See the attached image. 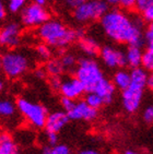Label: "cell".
I'll use <instances>...</instances> for the list:
<instances>
[{
	"mask_svg": "<svg viewBox=\"0 0 153 154\" xmlns=\"http://www.w3.org/2000/svg\"><path fill=\"white\" fill-rule=\"evenodd\" d=\"M78 45H79L80 51H82L86 57H91V58L98 56L101 48H102L100 46V44H98V42L94 37L86 35L82 36L78 41Z\"/></svg>",
	"mask_w": 153,
	"mask_h": 154,
	"instance_id": "16",
	"label": "cell"
},
{
	"mask_svg": "<svg viewBox=\"0 0 153 154\" xmlns=\"http://www.w3.org/2000/svg\"><path fill=\"white\" fill-rule=\"evenodd\" d=\"M74 102L76 101L70 100V98L61 97V100H60V105H61V107H62V110H65L66 113H68V112L72 108V106L74 105Z\"/></svg>",
	"mask_w": 153,
	"mask_h": 154,
	"instance_id": "33",
	"label": "cell"
},
{
	"mask_svg": "<svg viewBox=\"0 0 153 154\" xmlns=\"http://www.w3.org/2000/svg\"><path fill=\"white\" fill-rule=\"evenodd\" d=\"M67 114L70 120H83L90 122L97 118L98 110L90 106L84 100H78Z\"/></svg>",
	"mask_w": 153,
	"mask_h": 154,
	"instance_id": "12",
	"label": "cell"
},
{
	"mask_svg": "<svg viewBox=\"0 0 153 154\" xmlns=\"http://www.w3.org/2000/svg\"><path fill=\"white\" fill-rule=\"evenodd\" d=\"M0 154H20V148L9 131H0Z\"/></svg>",
	"mask_w": 153,
	"mask_h": 154,
	"instance_id": "17",
	"label": "cell"
},
{
	"mask_svg": "<svg viewBox=\"0 0 153 154\" xmlns=\"http://www.w3.org/2000/svg\"><path fill=\"white\" fill-rule=\"evenodd\" d=\"M50 19V12L45 6L30 2L20 12L21 24L27 29H37Z\"/></svg>",
	"mask_w": 153,
	"mask_h": 154,
	"instance_id": "7",
	"label": "cell"
},
{
	"mask_svg": "<svg viewBox=\"0 0 153 154\" xmlns=\"http://www.w3.org/2000/svg\"><path fill=\"white\" fill-rule=\"evenodd\" d=\"M140 14H141V18L144 20V22L152 23L153 22V0L149 1V5L144 8V10Z\"/></svg>",
	"mask_w": 153,
	"mask_h": 154,
	"instance_id": "28",
	"label": "cell"
},
{
	"mask_svg": "<svg viewBox=\"0 0 153 154\" xmlns=\"http://www.w3.org/2000/svg\"><path fill=\"white\" fill-rule=\"evenodd\" d=\"M41 154H72V152H71L69 145L58 143L54 146H49V145L43 146Z\"/></svg>",
	"mask_w": 153,
	"mask_h": 154,
	"instance_id": "24",
	"label": "cell"
},
{
	"mask_svg": "<svg viewBox=\"0 0 153 154\" xmlns=\"http://www.w3.org/2000/svg\"><path fill=\"white\" fill-rule=\"evenodd\" d=\"M35 55L37 58L42 61H48L49 59L53 58V51H52V47L49 45L45 44V43H39L35 46Z\"/></svg>",
	"mask_w": 153,
	"mask_h": 154,
	"instance_id": "23",
	"label": "cell"
},
{
	"mask_svg": "<svg viewBox=\"0 0 153 154\" xmlns=\"http://www.w3.org/2000/svg\"><path fill=\"white\" fill-rule=\"evenodd\" d=\"M144 42L149 49H153V22L149 23L144 31Z\"/></svg>",
	"mask_w": 153,
	"mask_h": 154,
	"instance_id": "29",
	"label": "cell"
},
{
	"mask_svg": "<svg viewBox=\"0 0 153 154\" xmlns=\"http://www.w3.org/2000/svg\"><path fill=\"white\" fill-rule=\"evenodd\" d=\"M148 78H149V73L142 67L131 69V71H130V79H131L130 85L144 90L147 88Z\"/></svg>",
	"mask_w": 153,
	"mask_h": 154,
	"instance_id": "19",
	"label": "cell"
},
{
	"mask_svg": "<svg viewBox=\"0 0 153 154\" xmlns=\"http://www.w3.org/2000/svg\"><path fill=\"white\" fill-rule=\"evenodd\" d=\"M61 1L66 8L73 10V9H76V7L81 6L82 3L86 2V1H89V0H61Z\"/></svg>",
	"mask_w": 153,
	"mask_h": 154,
	"instance_id": "32",
	"label": "cell"
},
{
	"mask_svg": "<svg viewBox=\"0 0 153 154\" xmlns=\"http://www.w3.org/2000/svg\"><path fill=\"white\" fill-rule=\"evenodd\" d=\"M141 67L148 72H153V49L147 48L142 55Z\"/></svg>",
	"mask_w": 153,
	"mask_h": 154,
	"instance_id": "26",
	"label": "cell"
},
{
	"mask_svg": "<svg viewBox=\"0 0 153 154\" xmlns=\"http://www.w3.org/2000/svg\"><path fill=\"white\" fill-rule=\"evenodd\" d=\"M59 59L61 61L62 67L65 69V71H73L76 70V66H78V61L79 59L76 58V56L72 53H62V55L59 57Z\"/></svg>",
	"mask_w": 153,
	"mask_h": 154,
	"instance_id": "22",
	"label": "cell"
},
{
	"mask_svg": "<svg viewBox=\"0 0 153 154\" xmlns=\"http://www.w3.org/2000/svg\"><path fill=\"white\" fill-rule=\"evenodd\" d=\"M149 1H150V0H136L135 9L137 10L139 13H141L144 10V8L149 5Z\"/></svg>",
	"mask_w": 153,
	"mask_h": 154,
	"instance_id": "35",
	"label": "cell"
},
{
	"mask_svg": "<svg viewBox=\"0 0 153 154\" xmlns=\"http://www.w3.org/2000/svg\"><path fill=\"white\" fill-rule=\"evenodd\" d=\"M105 1L108 3V6L113 7H119V3H120V0H105Z\"/></svg>",
	"mask_w": 153,
	"mask_h": 154,
	"instance_id": "41",
	"label": "cell"
},
{
	"mask_svg": "<svg viewBox=\"0 0 153 154\" xmlns=\"http://www.w3.org/2000/svg\"><path fill=\"white\" fill-rule=\"evenodd\" d=\"M143 91L144 90L131 85L121 91V104L127 113L133 114L140 108L143 98Z\"/></svg>",
	"mask_w": 153,
	"mask_h": 154,
	"instance_id": "11",
	"label": "cell"
},
{
	"mask_svg": "<svg viewBox=\"0 0 153 154\" xmlns=\"http://www.w3.org/2000/svg\"><path fill=\"white\" fill-rule=\"evenodd\" d=\"M34 75H35V78L39 79V80H42V79H45L46 77H48L47 73H46V71H45L44 67H43V68L35 69V70H34Z\"/></svg>",
	"mask_w": 153,
	"mask_h": 154,
	"instance_id": "36",
	"label": "cell"
},
{
	"mask_svg": "<svg viewBox=\"0 0 153 154\" xmlns=\"http://www.w3.org/2000/svg\"><path fill=\"white\" fill-rule=\"evenodd\" d=\"M84 101H86L91 107H93V108H95V109H97V110L100 109L101 107H103L104 105H105V102H104L103 98L94 92L86 93V97H84Z\"/></svg>",
	"mask_w": 153,
	"mask_h": 154,
	"instance_id": "25",
	"label": "cell"
},
{
	"mask_svg": "<svg viewBox=\"0 0 153 154\" xmlns=\"http://www.w3.org/2000/svg\"><path fill=\"white\" fill-rule=\"evenodd\" d=\"M22 38V26L18 22H8L0 27V46L7 49H14Z\"/></svg>",
	"mask_w": 153,
	"mask_h": 154,
	"instance_id": "8",
	"label": "cell"
},
{
	"mask_svg": "<svg viewBox=\"0 0 153 154\" xmlns=\"http://www.w3.org/2000/svg\"><path fill=\"white\" fill-rule=\"evenodd\" d=\"M36 35L42 43L52 48L65 49L84 36V32L81 29L68 27L62 21L50 18L36 29Z\"/></svg>",
	"mask_w": 153,
	"mask_h": 154,
	"instance_id": "2",
	"label": "cell"
},
{
	"mask_svg": "<svg viewBox=\"0 0 153 154\" xmlns=\"http://www.w3.org/2000/svg\"><path fill=\"white\" fill-rule=\"evenodd\" d=\"M78 154H102L98 150L96 149H92V148H86L80 150Z\"/></svg>",
	"mask_w": 153,
	"mask_h": 154,
	"instance_id": "38",
	"label": "cell"
},
{
	"mask_svg": "<svg viewBox=\"0 0 153 154\" xmlns=\"http://www.w3.org/2000/svg\"><path fill=\"white\" fill-rule=\"evenodd\" d=\"M1 68H2V55H0V71H1Z\"/></svg>",
	"mask_w": 153,
	"mask_h": 154,
	"instance_id": "44",
	"label": "cell"
},
{
	"mask_svg": "<svg viewBox=\"0 0 153 154\" xmlns=\"http://www.w3.org/2000/svg\"><path fill=\"white\" fill-rule=\"evenodd\" d=\"M100 25L109 39L118 44L142 47L144 42V20L130 15L123 9H109L100 20Z\"/></svg>",
	"mask_w": 153,
	"mask_h": 154,
	"instance_id": "1",
	"label": "cell"
},
{
	"mask_svg": "<svg viewBox=\"0 0 153 154\" xmlns=\"http://www.w3.org/2000/svg\"><path fill=\"white\" fill-rule=\"evenodd\" d=\"M59 93L61 95V97H67L73 100V101H78L86 92L83 84L78 80V78H76L74 75H70V77H66L61 79Z\"/></svg>",
	"mask_w": 153,
	"mask_h": 154,
	"instance_id": "10",
	"label": "cell"
},
{
	"mask_svg": "<svg viewBox=\"0 0 153 154\" xmlns=\"http://www.w3.org/2000/svg\"><path fill=\"white\" fill-rule=\"evenodd\" d=\"M5 89H6V81H5L2 75L0 74V94L5 91Z\"/></svg>",
	"mask_w": 153,
	"mask_h": 154,
	"instance_id": "40",
	"label": "cell"
},
{
	"mask_svg": "<svg viewBox=\"0 0 153 154\" xmlns=\"http://www.w3.org/2000/svg\"><path fill=\"white\" fill-rule=\"evenodd\" d=\"M113 83L117 90L124 91L130 86V71H127L125 69H119L115 72L113 75Z\"/></svg>",
	"mask_w": 153,
	"mask_h": 154,
	"instance_id": "20",
	"label": "cell"
},
{
	"mask_svg": "<svg viewBox=\"0 0 153 154\" xmlns=\"http://www.w3.org/2000/svg\"><path fill=\"white\" fill-rule=\"evenodd\" d=\"M98 56L104 66L109 69H123L127 66L125 51L112 45L103 46Z\"/></svg>",
	"mask_w": 153,
	"mask_h": 154,
	"instance_id": "9",
	"label": "cell"
},
{
	"mask_svg": "<svg viewBox=\"0 0 153 154\" xmlns=\"http://www.w3.org/2000/svg\"><path fill=\"white\" fill-rule=\"evenodd\" d=\"M126 54V61L127 66L130 67L131 69L138 68L141 67V61H142V47H138V46H128L125 51Z\"/></svg>",
	"mask_w": 153,
	"mask_h": 154,
	"instance_id": "18",
	"label": "cell"
},
{
	"mask_svg": "<svg viewBox=\"0 0 153 154\" xmlns=\"http://www.w3.org/2000/svg\"><path fill=\"white\" fill-rule=\"evenodd\" d=\"M7 17V5L5 0H0V21L5 20Z\"/></svg>",
	"mask_w": 153,
	"mask_h": 154,
	"instance_id": "37",
	"label": "cell"
},
{
	"mask_svg": "<svg viewBox=\"0 0 153 154\" xmlns=\"http://www.w3.org/2000/svg\"><path fill=\"white\" fill-rule=\"evenodd\" d=\"M27 0H6L7 9L11 13H19L27 5Z\"/></svg>",
	"mask_w": 153,
	"mask_h": 154,
	"instance_id": "27",
	"label": "cell"
},
{
	"mask_svg": "<svg viewBox=\"0 0 153 154\" xmlns=\"http://www.w3.org/2000/svg\"><path fill=\"white\" fill-rule=\"evenodd\" d=\"M69 122H70V118H69V116L65 110H54L52 113H48L44 129L45 131L59 134L67 126Z\"/></svg>",
	"mask_w": 153,
	"mask_h": 154,
	"instance_id": "13",
	"label": "cell"
},
{
	"mask_svg": "<svg viewBox=\"0 0 153 154\" xmlns=\"http://www.w3.org/2000/svg\"><path fill=\"white\" fill-rule=\"evenodd\" d=\"M60 84H61V77H52V78H49V85H50V88L54 90V91L59 92Z\"/></svg>",
	"mask_w": 153,
	"mask_h": 154,
	"instance_id": "34",
	"label": "cell"
},
{
	"mask_svg": "<svg viewBox=\"0 0 153 154\" xmlns=\"http://www.w3.org/2000/svg\"><path fill=\"white\" fill-rule=\"evenodd\" d=\"M45 71L49 78L52 77H61L65 73V69L62 67V63L59 58H52L48 61L45 62Z\"/></svg>",
	"mask_w": 153,
	"mask_h": 154,
	"instance_id": "21",
	"label": "cell"
},
{
	"mask_svg": "<svg viewBox=\"0 0 153 154\" xmlns=\"http://www.w3.org/2000/svg\"><path fill=\"white\" fill-rule=\"evenodd\" d=\"M20 115L15 101L9 97H0V122H11Z\"/></svg>",
	"mask_w": 153,
	"mask_h": 154,
	"instance_id": "14",
	"label": "cell"
},
{
	"mask_svg": "<svg viewBox=\"0 0 153 154\" xmlns=\"http://www.w3.org/2000/svg\"><path fill=\"white\" fill-rule=\"evenodd\" d=\"M74 77L82 83L86 92H92L103 78H105L104 72L101 68L100 63L91 57H82L78 61Z\"/></svg>",
	"mask_w": 153,
	"mask_h": 154,
	"instance_id": "4",
	"label": "cell"
},
{
	"mask_svg": "<svg viewBox=\"0 0 153 154\" xmlns=\"http://www.w3.org/2000/svg\"><path fill=\"white\" fill-rule=\"evenodd\" d=\"M27 154H36V153H27Z\"/></svg>",
	"mask_w": 153,
	"mask_h": 154,
	"instance_id": "45",
	"label": "cell"
},
{
	"mask_svg": "<svg viewBox=\"0 0 153 154\" xmlns=\"http://www.w3.org/2000/svg\"><path fill=\"white\" fill-rule=\"evenodd\" d=\"M32 67V60L27 54L17 49H9L2 55L1 72L8 79H19L27 73Z\"/></svg>",
	"mask_w": 153,
	"mask_h": 154,
	"instance_id": "3",
	"label": "cell"
},
{
	"mask_svg": "<svg viewBox=\"0 0 153 154\" xmlns=\"http://www.w3.org/2000/svg\"><path fill=\"white\" fill-rule=\"evenodd\" d=\"M108 10L105 0H89L72 10V17L76 23L88 24L100 21Z\"/></svg>",
	"mask_w": 153,
	"mask_h": 154,
	"instance_id": "6",
	"label": "cell"
},
{
	"mask_svg": "<svg viewBox=\"0 0 153 154\" xmlns=\"http://www.w3.org/2000/svg\"><path fill=\"white\" fill-rule=\"evenodd\" d=\"M15 103L19 114L27 122V124L35 129H43L45 127L46 118L49 112L43 104L29 100L24 96L17 98Z\"/></svg>",
	"mask_w": 153,
	"mask_h": 154,
	"instance_id": "5",
	"label": "cell"
},
{
	"mask_svg": "<svg viewBox=\"0 0 153 154\" xmlns=\"http://www.w3.org/2000/svg\"><path fill=\"white\" fill-rule=\"evenodd\" d=\"M116 86L114 85L113 81L108 80L107 78H103L100 82L97 83V85L94 88V90L92 92L96 93L103 98L105 102V105H108L113 102L115 96V92H116Z\"/></svg>",
	"mask_w": 153,
	"mask_h": 154,
	"instance_id": "15",
	"label": "cell"
},
{
	"mask_svg": "<svg viewBox=\"0 0 153 154\" xmlns=\"http://www.w3.org/2000/svg\"><path fill=\"white\" fill-rule=\"evenodd\" d=\"M45 141L49 146H54V145L58 144V134L45 131Z\"/></svg>",
	"mask_w": 153,
	"mask_h": 154,
	"instance_id": "31",
	"label": "cell"
},
{
	"mask_svg": "<svg viewBox=\"0 0 153 154\" xmlns=\"http://www.w3.org/2000/svg\"><path fill=\"white\" fill-rule=\"evenodd\" d=\"M48 0H31V2L37 3V5H41V6H46Z\"/></svg>",
	"mask_w": 153,
	"mask_h": 154,
	"instance_id": "42",
	"label": "cell"
},
{
	"mask_svg": "<svg viewBox=\"0 0 153 154\" xmlns=\"http://www.w3.org/2000/svg\"><path fill=\"white\" fill-rule=\"evenodd\" d=\"M142 119L145 124H153V103L145 107V109L143 110V114H142Z\"/></svg>",
	"mask_w": 153,
	"mask_h": 154,
	"instance_id": "30",
	"label": "cell"
},
{
	"mask_svg": "<svg viewBox=\"0 0 153 154\" xmlns=\"http://www.w3.org/2000/svg\"><path fill=\"white\" fill-rule=\"evenodd\" d=\"M124 154H141V153H139V152L135 151V150H126L124 152Z\"/></svg>",
	"mask_w": 153,
	"mask_h": 154,
	"instance_id": "43",
	"label": "cell"
},
{
	"mask_svg": "<svg viewBox=\"0 0 153 154\" xmlns=\"http://www.w3.org/2000/svg\"><path fill=\"white\" fill-rule=\"evenodd\" d=\"M147 88L150 91L153 92V72H151V74H149V78H148V83H147Z\"/></svg>",
	"mask_w": 153,
	"mask_h": 154,
	"instance_id": "39",
	"label": "cell"
}]
</instances>
